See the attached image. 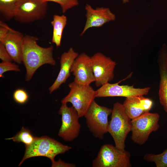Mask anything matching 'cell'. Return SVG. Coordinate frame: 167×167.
<instances>
[{"mask_svg": "<svg viewBox=\"0 0 167 167\" xmlns=\"http://www.w3.org/2000/svg\"><path fill=\"white\" fill-rule=\"evenodd\" d=\"M38 38L29 35L24 36L22 44V62L26 70L25 80H31L36 70L45 64L54 66L56 62L53 56L54 47L40 46Z\"/></svg>", "mask_w": 167, "mask_h": 167, "instance_id": "6da1fadb", "label": "cell"}, {"mask_svg": "<svg viewBox=\"0 0 167 167\" xmlns=\"http://www.w3.org/2000/svg\"><path fill=\"white\" fill-rule=\"evenodd\" d=\"M25 150L20 166L26 159L30 158L42 156L49 158L52 163L58 155L63 154L71 149L70 146L65 145L58 141L46 136L36 137L30 145L25 146Z\"/></svg>", "mask_w": 167, "mask_h": 167, "instance_id": "7a4b0ae2", "label": "cell"}, {"mask_svg": "<svg viewBox=\"0 0 167 167\" xmlns=\"http://www.w3.org/2000/svg\"><path fill=\"white\" fill-rule=\"evenodd\" d=\"M111 114L108 132L112 136L116 147L125 150L126 138L131 131V119L126 114L123 104L118 102L113 104Z\"/></svg>", "mask_w": 167, "mask_h": 167, "instance_id": "3957f363", "label": "cell"}, {"mask_svg": "<svg viewBox=\"0 0 167 167\" xmlns=\"http://www.w3.org/2000/svg\"><path fill=\"white\" fill-rule=\"evenodd\" d=\"M70 91L62 99V104L71 103L79 118L84 116L96 96L95 91L90 85L78 84L74 81L68 84Z\"/></svg>", "mask_w": 167, "mask_h": 167, "instance_id": "277c9868", "label": "cell"}, {"mask_svg": "<svg viewBox=\"0 0 167 167\" xmlns=\"http://www.w3.org/2000/svg\"><path fill=\"white\" fill-rule=\"evenodd\" d=\"M131 154L125 150L105 144L101 148L96 157L92 161L93 167H130Z\"/></svg>", "mask_w": 167, "mask_h": 167, "instance_id": "5b68a950", "label": "cell"}, {"mask_svg": "<svg viewBox=\"0 0 167 167\" xmlns=\"http://www.w3.org/2000/svg\"><path fill=\"white\" fill-rule=\"evenodd\" d=\"M112 109L100 105L94 100L84 117L89 131L95 137L103 139L108 132V118Z\"/></svg>", "mask_w": 167, "mask_h": 167, "instance_id": "8992f818", "label": "cell"}, {"mask_svg": "<svg viewBox=\"0 0 167 167\" xmlns=\"http://www.w3.org/2000/svg\"><path fill=\"white\" fill-rule=\"evenodd\" d=\"M159 114L157 113H145L131 120V139L140 145L144 144L152 132L159 128Z\"/></svg>", "mask_w": 167, "mask_h": 167, "instance_id": "52a82bcc", "label": "cell"}, {"mask_svg": "<svg viewBox=\"0 0 167 167\" xmlns=\"http://www.w3.org/2000/svg\"><path fill=\"white\" fill-rule=\"evenodd\" d=\"M61 115L62 124L58 135L66 141H72L79 136L81 128L78 113L72 106L62 103L58 111Z\"/></svg>", "mask_w": 167, "mask_h": 167, "instance_id": "ba28073f", "label": "cell"}, {"mask_svg": "<svg viewBox=\"0 0 167 167\" xmlns=\"http://www.w3.org/2000/svg\"><path fill=\"white\" fill-rule=\"evenodd\" d=\"M47 3L43 0H23L17 7L14 18L22 23L43 19L47 14Z\"/></svg>", "mask_w": 167, "mask_h": 167, "instance_id": "9c48e42d", "label": "cell"}, {"mask_svg": "<svg viewBox=\"0 0 167 167\" xmlns=\"http://www.w3.org/2000/svg\"><path fill=\"white\" fill-rule=\"evenodd\" d=\"M91 58L96 86L101 87L112 81L114 77L116 62L99 52L95 54Z\"/></svg>", "mask_w": 167, "mask_h": 167, "instance_id": "30bf717a", "label": "cell"}, {"mask_svg": "<svg viewBox=\"0 0 167 167\" xmlns=\"http://www.w3.org/2000/svg\"><path fill=\"white\" fill-rule=\"evenodd\" d=\"M119 82L104 84L95 91L96 97L119 96L126 98L135 96H144L149 92L150 88H136L133 85H120Z\"/></svg>", "mask_w": 167, "mask_h": 167, "instance_id": "8fae6325", "label": "cell"}, {"mask_svg": "<svg viewBox=\"0 0 167 167\" xmlns=\"http://www.w3.org/2000/svg\"><path fill=\"white\" fill-rule=\"evenodd\" d=\"M74 76V81L84 85H90L95 79L91 58L85 53L79 55L74 61L71 69Z\"/></svg>", "mask_w": 167, "mask_h": 167, "instance_id": "7c38bea8", "label": "cell"}, {"mask_svg": "<svg viewBox=\"0 0 167 167\" xmlns=\"http://www.w3.org/2000/svg\"><path fill=\"white\" fill-rule=\"evenodd\" d=\"M85 10L86 21L80 34L81 36L90 28L101 27L106 23L114 21L116 19L115 15L108 8L101 7L94 9L91 6L87 4Z\"/></svg>", "mask_w": 167, "mask_h": 167, "instance_id": "4fadbf2b", "label": "cell"}, {"mask_svg": "<svg viewBox=\"0 0 167 167\" xmlns=\"http://www.w3.org/2000/svg\"><path fill=\"white\" fill-rule=\"evenodd\" d=\"M153 104L150 99L139 96L126 98L122 104L126 114L132 120L149 112Z\"/></svg>", "mask_w": 167, "mask_h": 167, "instance_id": "5bb4252c", "label": "cell"}, {"mask_svg": "<svg viewBox=\"0 0 167 167\" xmlns=\"http://www.w3.org/2000/svg\"><path fill=\"white\" fill-rule=\"evenodd\" d=\"M78 55V54L72 48H70L67 51L64 52L61 55L59 72L56 80L49 88L50 94L58 89L62 84L66 82L70 76L72 64Z\"/></svg>", "mask_w": 167, "mask_h": 167, "instance_id": "9a60e30c", "label": "cell"}, {"mask_svg": "<svg viewBox=\"0 0 167 167\" xmlns=\"http://www.w3.org/2000/svg\"><path fill=\"white\" fill-rule=\"evenodd\" d=\"M160 80L158 95L160 102L167 113V46H162L157 58Z\"/></svg>", "mask_w": 167, "mask_h": 167, "instance_id": "2e32d148", "label": "cell"}, {"mask_svg": "<svg viewBox=\"0 0 167 167\" xmlns=\"http://www.w3.org/2000/svg\"><path fill=\"white\" fill-rule=\"evenodd\" d=\"M24 36L21 32L10 28L7 36L1 42L4 45L12 60L19 64L22 62V44Z\"/></svg>", "mask_w": 167, "mask_h": 167, "instance_id": "e0dca14e", "label": "cell"}, {"mask_svg": "<svg viewBox=\"0 0 167 167\" xmlns=\"http://www.w3.org/2000/svg\"><path fill=\"white\" fill-rule=\"evenodd\" d=\"M67 21L66 16L64 15H54L51 24L53 27L52 41L57 47L61 45L62 34Z\"/></svg>", "mask_w": 167, "mask_h": 167, "instance_id": "ac0fdd59", "label": "cell"}, {"mask_svg": "<svg viewBox=\"0 0 167 167\" xmlns=\"http://www.w3.org/2000/svg\"><path fill=\"white\" fill-rule=\"evenodd\" d=\"M23 0H0V16L8 21L14 18L15 11Z\"/></svg>", "mask_w": 167, "mask_h": 167, "instance_id": "d6986e66", "label": "cell"}, {"mask_svg": "<svg viewBox=\"0 0 167 167\" xmlns=\"http://www.w3.org/2000/svg\"><path fill=\"white\" fill-rule=\"evenodd\" d=\"M36 137L34 136L30 131L23 126L20 131L12 137L6 138V140H12L17 143L21 142L25 146L32 144L35 140Z\"/></svg>", "mask_w": 167, "mask_h": 167, "instance_id": "ffe728a7", "label": "cell"}, {"mask_svg": "<svg viewBox=\"0 0 167 167\" xmlns=\"http://www.w3.org/2000/svg\"><path fill=\"white\" fill-rule=\"evenodd\" d=\"M145 160L154 162L156 167H167V149L160 154H147L144 157Z\"/></svg>", "mask_w": 167, "mask_h": 167, "instance_id": "44dd1931", "label": "cell"}, {"mask_svg": "<svg viewBox=\"0 0 167 167\" xmlns=\"http://www.w3.org/2000/svg\"><path fill=\"white\" fill-rule=\"evenodd\" d=\"M13 98L17 103L23 105L26 103L28 101L29 96L24 89L22 88L16 89L13 94Z\"/></svg>", "mask_w": 167, "mask_h": 167, "instance_id": "7402d4cb", "label": "cell"}, {"mask_svg": "<svg viewBox=\"0 0 167 167\" xmlns=\"http://www.w3.org/2000/svg\"><path fill=\"white\" fill-rule=\"evenodd\" d=\"M46 2H51L56 3L61 6L63 13L66 12L68 10L78 5V0H43Z\"/></svg>", "mask_w": 167, "mask_h": 167, "instance_id": "603a6c76", "label": "cell"}, {"mask_svg": "<svg viewBox=\"0 0 167 167\" xmlns=\"http://www.w3.org/2000/svg\"><path fill=\"white\" fill-rule=\"evenodd\" d=\"M20 71L19 66L10 61H2L0 63V77H4L3 74L6 72L13 71L19 72Z\"/></svg>", "mask_w": 167, "mask_h": 167, "instance_id": "cb8c5ba5", "label": "cell"}, {"mask_svg": "<svg viewBox=\"0 0 167 167\" xmlns=\"http://www.w3.org/2000/svg\"><path fill=\"white\" fill-rule=\"evenodd\" d=\"M2 20L0 21V42H2L7 36L10 28Z\"/></svg>", "mask_w": 167, "mask_h": 167, "instance_id": "d4e9b609", "label": "cell"}, {"mask_svg": "<svg viewBox=\"0 0 167 167\" xmlns=\"http://www.w3.org/2000/svg\"><path fill=\"white\" fill-rule=\"evenodd\" d=\"M0 58L2 61L12 62L13 61L4 45L2 43L0 42Z\"/></svg>", "mask_w": 167, "mask_h": 167, "instance_id": "484cf974", "label": "cell"}, {"mask_svg": "<svg viewBox=\"0 0 167 167\" xmlns=\"http://www.w3.org/2000/svg\"><path fill=\"white\" fill-rule=\"evenodd\" d=\"M52 167H75L76 165L73 163H66L59 159L58 161L52 163Z\"/></svg>", "mask_w": 167, "mask_h": 167, "instance_id": "4316f807", "label": "cell"}, {"mask_svg": "<svg viewBox=\"0 0 167 167\" xmlns=\"http://www.w3.org/2000/svg\"><path fill=\"white\" fill-rule=\"evenodd\" d=\"M123 3H126L129 2V0H122Z\"/></svg>", "mask_w": 167, "mask_h": 167, "instance_id": "83f0119b", "label": "cell"}]
</instances>
